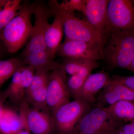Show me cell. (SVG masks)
<instances>
[{
	"mask_svg": "<svg viewBox=\"0 0 134 134\" xmlns=\"http://www.w3.org/2000/svg\"><path fill=\"white\" fill-rule=\"evenodd\" d=\"M103 60L111 68L130 70L134 56V31L108 34L103 41Z\"/></svg>",
	"mask_w": 134,
	"mask_h": 134,
	"instance_id": "1",
	"label": "cell"
},
{
	"mask_svg": "<svg viewBox=\"0 0 134 134\" xmlns=\"http://www.w3.org/2000/svg\"><path fill=\"white\" fill-rule=\"evenodd\" d=\"M32 15V4L26 2L22 3L16 16L0 32V39L8 52H16L31 37Z\"/></svg>",
	"mask_w": 134,
	"mask_h": 134,
	"instance_id": "2",
	"label": "cell"
},
{
	"mask_svg": "<svg viewBox=\"0 0 134 134\" xmlns=\"http://www.w3.org/2000/svg\"><path fill=\"white\" fill-rule=\"evenodd\" d=\"M48 7L49 9L58 12L61 16L65 40L86 42L102 51L103 42L100 34L87 21L76 16L74 13L63 9L57 1H50Z\"/></svg>",
	"mask_w": 134,
	"mask_h": 134,
	"instance_id": "3",
	"label": "cell"
},
{
	"mask_svg": "<svg viewBox=\"0 0 134 134\" xmlns=\"http://www.w3.org/2000/svg\"><path fill=\"white\" fill-rule=\"evenodd\" d=\"M123 124L112 115L107 107H96L84 115L73 133L111 134Z\"/></svg>",
	"mask_w": 134,
	"mask_h": 134,
	"instance_id": "4",
	"label": "cell"
},
{
	"mask_svg": "<svg viewBox=\"0 0 134 134\" xmlns=\"http://www.w3.org/2000/svg\"><path fill=\"white\" fill-rule=\"evenodd\" d=\"M132 31H134V1L109 0L105 37L108 34Z\"/></svg>",
	"mask_w": 134,
	"mask_h": 134,
	"instance_id": "5",
	"label": "cell"
},
{
	"mask_svg": "<svg viewBox=\"0 0 134 134\" xmlns=\"http://www.w3.org/2000/svg\"><path fill=\"white\" fill-rule=\"evenodd\" d=\"M90 107V104L79 99L60 107L52 114L56 132L59 134L73 133L77 123Z\"/></svg>",
	"mask_w": 134,
	"mask_h": 134,
	"instance_id": "6",
	"label": "cell"
},
{
	"mask_svg": "<svg viewBox=\"0 0 134 134\" xmlns=\"http://www.w3.org/2000/svg\"><path fill=\"white\" fill-rule=\"evenodd\" d=\"M32 4L34 23L31 37L22 52L23 58L34 52L46 50L45 36L50 24L49 17L52 15L48 6L43 2H34Z\"/></svg>",
	"mask_w": 134,
	"mask_h": 134,
	"instance_id": "7",
	"label": "cell"
},
{
	"mask_svg": "<svg viewBox=\"0 0 134 134\" xmlns=\"http://www.w3.org/2000/svg\"><path fill=\"white\" fill-rule=\"evenodd\" d=\"M66 73L60 66L50 72L46 96L47 108L53 114L60 107L70 102Z\"/></svg>",
	"mask_w": 134,
	"mask_h": 134,
	"instance_id": "8",
	"label": "cell"
},
{
	"mask_svg": "<svg viewBox=\"0 0 134 134\" xmlns=\"http://www.w3.org/2000/svg\"><path fill=\"white\" fill-rule=\"evenodd\" d=\"M50 70L46 68L36 70L33 80L25 93V100L33 108L46 111V96Z\"/></svg>",
	"mask_w": 134,
	"mask_h": 134,
	"instance_id": "9",
	"label": "cell"
},
{
	"mask_svg": "<svg viewBox=\"0 0 134 134\" xmlns=\"http://www.w3.org/2000/svg\"><path fill=\"white\" fill-rule=\"evenodd\" d=\"M36 70L30 66L22 67L15 72L6 90L2 91L6 99L9 98L19 106L25 98L26 91L33 80Z\"/></svg>",
	"mask_w": 134,
	"mask_h": 134,
	"instance_id": "10",
	"label": "cell"
},
{
	"mask_svg": "<svg viewBox=\"0 0 134 134\" xmlns=\"http://www.w3.org/2000/svg\"><path fill=\"white\" fill-rule=\"evenodd\" d=\"M56 54L63 58L96 61L103 60L102 50L90 43L79 40H65Z\"/></svg>",
	"mask_w": 134,
	"mask_h": 134,
	"instance_id": "11",
	"label": "cell"
},
{
	"mask_svg": "<svg viewBox=\"0 0 134 134\" xmlns=\"http://www.w3.org/2000/svg\"><path fill=\"white\" fill-rule=\"evenodd\" d=\"M121 100L134 102V91L111 78L96 99V107H107Z\"/></svg>",
	"mask_w": 134,
	"mask_h": 134,
	"instance_id": "12",
	"label": "cell"
},
{
	"mask_svg": "<svg viewBox=\"0 0 134 134\" xmlns=\"http://www.w3.org/2000/svg\"><path fill=\"white\" fill-rule=\"evenodd\" d=\"M108 0H86L84 14L86 21L100 34L102 42L106 34V16Z\"/></svg>",
	"mask_w": 134,
	"mask_h": 134,
	"instance_id": "13",
	"label": "cell"
},
{
	"mask_svg": "<svg viewBox=\"0 0 134 134\" xmlns=\"http://www.w3.org/2000/svg\"><path fill=\"white\" fill-rule=\"evenodd\" d=\"M26 120L27 128L32 134H54L56 132L52 115L46 111L29 108Z\"/></svg>",
	"mask_w": 134,
	"mask_h": 134,
	"instance_id": "14",
	"label": "cell"
},
{
	"mask_svg": "<svg viewBox=\"0 0 134 134\" xmlns=\"http://www.w3.org/2000/svg\"><path fill=\"white\" fill-rule=\"evenodd\" d=\"M111 79L109 75L104 71L91 74L84 84L78 99L90 104L95 103L96 95Z\"/></svg>",
	"mask_w": 134,
	"mask_h": 134,
	"instance_id": "15",
	"label": "cell"
},
{
	"mask_svg": "<svg viewBox=\"0 0 134 134\" xmlns=\"http://www.w3.org/2000/svg\"><path fill=\"white\" fill-rule=\"evenodd\" d=\"M49 9L51 15L54 16V19L46 32L45 42L46 50L53 57L55 58L64 34L63 21L59 13Z\"/></svg>",
	"mask_w": 134,
	"mask_h": 134,
	"instance_id": "16",
	"label": "cell"
},
{
	"mask_svg": "<svg viewBox=\"0 0 134 134\" xmlns=\"http://www.w3.org/2000/svg\"><path fill=\"white\" fill-rule=\"evenodd\" d=\"M99 65V62L94 61L67 79V89L70 96L75 99H79L83 86L86 79L91 74L93 70L98 68Z\"/></svg>",
	"mask_w": 134,
	"mask_h": 134,
	"instance_id": "17",
	"label": "cell"
},
{
	"mask_svg": "<svg viewBox=\"0 0 134 134\" xmlns=\"http://www.w3.org/2000/svg\"><path fill=\"white\" fill-rule=\"evenodd\" d=\"M54 59V58L46 50L32 53L22 59L26 66L31 67L36 70L41 68H46L52 71L61 65Z\"/></svg>",
	"mask_w": 134,
	"mask_h": 134,
	"instance_id": "18",
	"label": "cell"
},
{
	"mask_svg": "<svg viewBox=\"0 0 134 134\" xmlns=\"http://www.w3.org/2000/svg\"><path fill=\"white\" fill-rule=\"evenodd\" d=\"M25 128L20 115L11 109L5 108L0 119V134H18Z\"/></svg>",
	"mask_w": 134,
	"mask_h": 134,
	"instance_id": "19",
	"label": "cell"
},
{
	"mask_svg": "<svg viewBox=\"0 0 134 134\" xmlns=\"http://www.w3.org/2000/svg\"><path fill=\"white\" fill-rule=\"evenodd\" d=\"M116 119L123 122H134V102L121 100L107 107Z\"/></svg>",
	"mask_w": 134,
	"mask_h": 134,
	"instance_id": "20",
	"label": "cell"
},
{
	"mask_svg": "<svg viewBox=\"0 0 134 134\" xmlns=\"http://www.w3.org/2000/svg\"><path fill=\"white\" fill-rule=\"evenodd\" d=\"M26 66L23 60L19 58H11L0 60V91L3 85L18 70Z\"/></svg>",
	"mask_w": 134,
	"mask_h": 134,
	"instance_id": "21",
	"label": "cell"
},
{
	"mask_svg": "<svg viewBox=\"0 0 134 134\" xmlns=\"http://www.w3.org/2000/svg\"><path fill=\"white\" fill-rule=\"evenodd\" d=\"M21 4V0H7L0 9V32L16 16Z\"/></svg>",
	"mask_w": 134,
	"mask_h": 134,
	"instance_id": "22",
	"label": "cell"
},
{
	"mask_svg": "<svg viewBox=\"0 0 134 134\" xmlns=\"http://www.w3.org/2000/svg\"><path fill=\"white\" fill-rule=\"evenodd\" d=\"M94 61H96L63 58L61 64L65 73L71 76L78 73Z\"/></svg>",
	"mask_w": 134,
	"mask_h": 134,
	"instance_id": "23",
	"label": "cell"
},
{
	"mask_svg": "<svg viewBox=\"0 0 134 134\" xmlns=\"http://www.w3.org/2000/svg\"><path fill=\"white\" fill-rule=\"evenodd\" d=\"M86 2V0H65L60 3V5L63 9L68 12L74 13L75 11H78L84 14Z\"/></svg>",
	"mask_w": 134,
	"mask_h": 134,
	"instance_id": "24",
	"label": "cell"
},
{
	"mask_svg": "<svg viewBox=\"0 0 134 134\" xmlns=\"http://www.w3.org/2000/svg\"><path fill=\"white\" fill-rule=\"evenodd\" d=\"M111 78L134 91V76H125L114 75Z\"/></svg>",
	"mask_w": 134,
	"mask_h": 134,
	"instance_id": "25",
	"label": "cell"
},
{
	"mask_svg": "<svg viewBox=\"0 0 134 134\" xmlns=\"http://www.w3.org/2000/svg\"><path fill=\"white\" fill-rule=\"evenodd\" d=\"M121 129L126 134H134V122L123 124Z\"/></svg>",
	"mask_w": 134,
	"mask_h": 134,
	"instance_id": "26",
	"label": "cell"
},
{
	"mask_svg": "<svg viewBox=\"0 0 134 134\" xmlns=\"http://www.w3.org/2000/svg\"><path fill=\"white\" fill-rule=\"evenodd\" d=\"M6 99L3 94L2 91H0V119L1 118L5 111V108L4 104Z\"/></svg>",
	"mask_w": 134,
	"mask_h": 134,
	"instance_id": "27",
	"label": "cell"
},
{
	"mask_svg": "<svg viewBox=\"0 0 134 134\" xmlns=\"http://www.w3.org/2000/svg\"><path fill=\"white\" fill-rule=\"evenodd\" d=\"M6 52H7V50L4 47L2 41L0 39V58L2 57L4 53Z\"/></svg>",
	"mask_w": 134,
	"mask_h": 134,
	"instance_id": "28",
	"label": "cell"
},
{
	"mask_svg": "<svg viewBox=\"0 0 134 134\" xmlns=\"http://www.w3.org/2000/svg\"><path fill=\"white\" fill-rule=\"evenodd\" d=\"M121 127L115 130L111 134H126L122 131L121 129Z\"/></svg>",
	"mask_w": 134,
	"mask_h": 134,
	"instance_id": "29",
	"label": "cell"
},
{
	"mask_svg": "<svg viewBox=\"0 0 134 134\" xmlns=\"http://www.w3.org/2000/svg\"><path fill=\"white\" fill-rule=\"evenodd\" d=\"M18 134H31L28 128H25L19 132Z\"/></svg>",
	"mask_w": 134,
	"mask_h": 134,
	"instance_id": "30",
	"label": "cell"
},
{
	"mask_svg": "<svg viewBox=\"0 0 134 134\" xmlns=\"http://www.w3.org/2000/svg\"><path fill=\"white\" fill-rule=\"evenodd\" d=\"M129 70L134 72V56L131 62Z\"/></svg>",
	"mask_w": 134,
	"mask_h": 134,
	"instance_id": "31",
	"label": "cell"
},
{
	"mask_svg": "<svg viewBox=\"0 0 134 134\" xmlns=\"http://www.w3.org/2000/svg\"><path fill=\"white\" fill-rule=\"evenodd\" d=\"M7 0H0V9L4 5Z\"/></svg>",
	"mask_w": 134,
	"mask_h": 134,
	"instance_id": "32",
	"label": "cell"
},
{
	"mask_svg": "<svg viewBox=\"0 0 134 134\" xmlns=\"http://www.w3.org/2000/svg\"><path fill=\"white\" fill-rule=\"evenodd\" d=\"M70 134H77L75 133H72Z\"/></svg>",
	"mask_w": 134,
	"mask_h": 134,
	"instance_id": "33",
	"label": "cell"
}]
</instances>
